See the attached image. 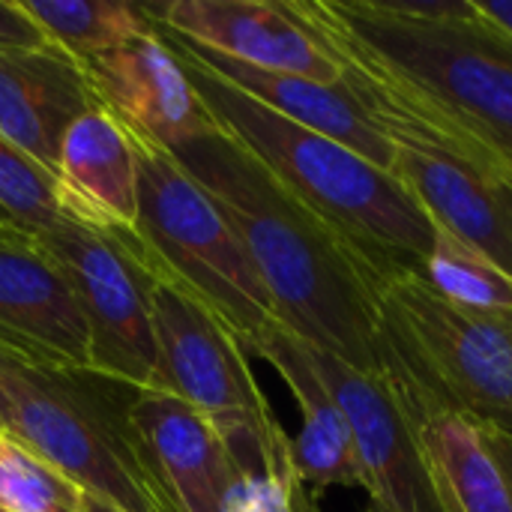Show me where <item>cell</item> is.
<instances>
[{"label":"cell","instance_id":"obj_9","mask_svg":"<svg viewBox=\"0 0 512 512\" xmlns=\"http://www.w3.org/2000/svg\"><path fill=\"white\" fill-rule=\"evenodd\" d=\"M63 270L87 324L93 372L138 390H159L153 273L108 231L60 219L33 234Z\"/></svg>","mask_w":512,"mask_h":512},{"label":"cell","instance_id":"obj_30","mask_svg":"<svg viewBox=\"0 0 512 512\" xmlns=\"http://www.w3.org/2000/svg\"><path fill=\"white\" fill-rule=\"evenodd\" d=\"M93 512H108V510H102V507H96V504H93Z\"/></svg>","mask_w":512,"mask_h":512},{"label":"cell","instance_id":"obj_17","mask_svg":"<svg viewBox=\"0 0 512 512\" xmlns=\"http://www.w3.org/2000/svg\"><path fill=\"white\" fill-rule=\"evenodd\" d=\"M171 42H177L186 54H192L198 63H204L207 69H213L219 78H225L228 84H234L237 90L249 93L255 102H261L264 108L294 120L297 126H306L324 138L339 141L342 147L354 150L357 156L369 159L372 165L390 171L393 168V144L384 138V132L375 126V120L369 117L366 105L360 102V96L345 84H321L312 78H300V75H282V72H267V69H255L237 60H228L210 48H201L177 33H171L168 27L156 24Z\"/></svg>","mask_w":512,"mask_h":512},{"label":"cell","instance_id":"obj_26","mask_svg":"<svg viewBox=\"0 0 512 512\" xmlns=\"http://www.w3.org/2000/svg\"><path fill=\"white\" fill-rule=\"evenodd\" d=\"M474 3L492 24H498L504 33L512 36V0H474Z\"/></svg>","mask_w":512,"mask_h":512},{"label":"cell","instance_id":"obj_5","mask_svg":"<svg viewBox=\"0 0 512 512\" xmlns=\"http://www.w3.org/2000/svg\"><path fill=\"white\" fill-rule=\"evenodd\" d=\"M375 300L378 378L402 417L450 411L512 435V318L447 300L405 264L378 273Z\"/></svg>","mask_w":512,"mask_h":512},{"label":"cell","instance_id":"obj_27","mask_svg":"<svg viewBox=\"0 0 512 512\" xmlns=\"http://www.w3.org/2000/svg\"><path fill=\"white\" fill-rule=\"evenodd\" d=\"M297 512H324L318 507V495H312L306 486H300L297 492Z\"/></svg>","mask_w":512,"mask_h":512},{"label":"cell","instance_id":"obj_29","mask_svg":"<svg viewBox=\"0 0 512 512\" xmlns=\"http://www.w3.org/2000/svg\"><path fill=\"white\" fill-rule=\"evenodd\" d=\"M363 512H381V510H378V507H372V504H366V510Z\"/></svg>","mask_w":512,"mask_h":512},{"label":"cell","instance_id":"obj_12","mask_svg":"<svg viewBox=\"0 0 512 512\" xmlns=\"http://www.w3.org/2000/svg\"><path fill=\"white\" fill-rule=\"evenodd\" d=\"M0 348L39 366H90L87 324L63 270L12 222L0 225Z\"/></svg>","mask_w":512,"mask_h":512},{"label":"cell","instance_id":"obj_11","mask_svg":"<svg viewBox=\"0 0 512 512\" xmlns=\"http://www.w3.org/2000/svg\"><path fill=\"white\" fill-rule=\"evenodd\" d=\"M309 360L342 408L363 465V492L381 512H447L420 444L381 378L312 345Z\"/></svg>","mask_w":512,"mask_h":512},{"label":"cell","instance_id":"obj_22","mask_svg":"<svg viewBox=\"0 0 512 512\" xmlns=\"http://www.w3.org/2000/svg\"><path fill=\"white\" fill-rule=\"evenodd\" d=\"M0 512H93V501L18 438L0 432Z\"/></svg>","mask_w":512,"mask_h":512},{"label":"cell","instance_id":"obj_18","mask_svg":"<svg viewBox=\"0 0 512 512\" xmlns=\"http://www.w3.org/2000/svg\"><path fill=\"white\" fill-rule=\"evenodd\" d=\"M252 354L264 357L288 384L300 408V435L291 438L300 483L318 495L324 489H363V465L354 432L309 360V348L282 324H273Z\"/></svg>","mask_w":512,"mask_h":512},{"label":"cell","instance_id":"obj_25","mask_svg":"<svg viewBox=\"0 0 512 512\" xmlns=\"http://www.w3.org/2000/svg\"><path fill=\"white\" fill-rule=\"evenodd\" d=\"M0 48L6 51H45L54 48L42 27L27 15L21 0H0Z\"/></svg>","mask_w":512,"mask_h":512},{"label":"cell","instance_id":"obj_28","mask_svg":"<svg viewBox=\"0 0 512 512\" xmlns=\"http://www.w3.org/2000/svg\"><path fill=\"white\" fill-rule=\"evenodd\" d=\"M0 225H9V216H6L3 210H0Z\"/></svg>","mask_w":512,"mask_h":512},{"label":"cell","instance_id":"obj_10","mask_svg":"<svg viewBox=\"0 0 512 512\" xmlns=\"http://www.w3.org/2000/svg\"><path fill=\"white\" fill-rule=\"evenodd\" d=\"M144 9L156 24L228 60L321 84L342 81L339 57L294 0H168Z\"/></svg>","mask_w":512,"mask_h":512},{"label":"cell","instance_id":"obj_31","mask_svg":"<svg viewBox=\"0 0 512 512\" xmlns=\"http://www.w3.org/2000/svg\"><path fill=\"white\" fill-rule=\"evenodd\" d=\"M0 432H6V429H3V417H0Z\"/></svg>","mask_w":512,"mask_h":512},{"label":"cell","instance_id":"obj_24","mask_svg":"<svg viewBox=\"0 0 512 512\" xmlns=\"http://www.w3.org/2000/svg\"><path fill=\"white\" fill-rule=\"evenodd\" d=\"M300 486L294 456L243 468L225 512H297Z\"/></svg>","mask_w":512,"mask_h":512},{"label":"cell","instance_id":"obj_1","mask_svg":"<svg viewBox=\"0 0 512 512\" xmlns=\"http://www.w3.org/2000/svg\"><path fill=\"white\" fill-rule=\"evenodd\" d=\"M165 150L231 222L273 303L276 321L306 345L378 378L375 282L387 264L309 210L225 129Z\"/></svg>","mask_w":512,"mask_h":512},{"label":"cell","instance_id":"obj_8","mask_svg":"<svg viewBox=\"0 0 512 512\" xmlns=\"http://www.w3.org/2000/svg\"><path fill=\"white\" fill-rule=\"evenodd\" d=\"M156 279V276H153ZM159 390L201 411L231 444L240 465L291 456V438L270 411L240 339L189 294L153 285Z\"/></svg>","mask_w":512,"mask_h":512},{"label":"cell","instance_id":"obj_4","mask_svg":"<svg viewBox=\"0 0 512 512\" xmlns=\"http://www.w3.org/2000/svg\"><path fill=\"white\" fill-rule=\"evenodd\" d=\"M138 387L0 348L3 429L108 512H180L135 417Z\"/></svg>","mask_w":512,"mask_h":512},{"label":"cell","instance_id":"obj_2","mask_svg":"<svg viewBox=\"0 0 512 512\" xmlns=\"http://www.w3.org/2000/svg\"><path fill=\"white\" fill-rule=\"evenodd\" d=\"M342 69L512 174V36L474 0H294Z\"/></svg>","mask_w":512,"mask_h":512},{"label":"cell","instance_id":"obj_20","mask_svg":"<svg viewBox=\"0 0 512 512\" xmlns=\"http://www.w3.org/2000/svg\"><path fill=\"white\" fill-rule=\"evenodd\" d=\"M48 42L78 63L93 60L132 36L153 33L156 21L144 3L120 0H21Z\"/></svg>","mask_w":512,"mask_h":512},{"label":"cell","instance_id":"obj_7","mask_svg":"<svg viewBox=\"0 0 512 512\" xmlns=\"http://www.w3.org/2000/svg\"><path fill=\"white\" fill-rule=\"evenodd\" d=\"M342 81L393 144L390 174L429 222L512 273V174L465 138L363 78L342 69Z\"/></svg>","mask_w":512,"mask_h":512},{"label":"cell","instance_id":"obj_19","mask_svg":"<svg viewBox=\"0 0 512 512\" xmlns=\"http://www.w3.org/2000/svg\"><path fill=\"white\" fill-rule=\"evenodd\" d=\"M447 512H512V435L450 411L405 417Z\"/></svg>","mask_w":512,"mask_h":512},{"label":"cell","instance_id":"obj_14","mask_svg":"<svg viewBox=\"0 0 512 512\" xmlns=\"http://www.w3.org/2000/svg\"><path fill=\"white\" fill-rule=\"evenodd\" d=\"M57 204L66 219L96 231H132L138 219V156L126 126L99 102L60 141Z\"/></svg>","mask_w":512,"mask_h":512},{"label":"cell","instance_id":"obj_16","mask_svg":"<svg viewBox=\"0 0 512 512\" xmlns=\"http://www.w3.org/2000/svg\"><path fill=\"white\" fill-rule=\"evenodd\" d=\"M132 417L180 512H225L243 477L225 435L201 411L162 390H141Z\"/></svg>","mask_w":512,"mask_h":512},{"label":"cell","instance_id":"obj_3","mask_svg":"<svg viewBox=\"0 0 512 512\" xmlns=\"http://www.w3.org/2000/svg\"><path fill=\"white\" fill-rule=\"evenodd\" d=\"M159 36L180 57L195 93L219 129L240 141L288 192L375 261L423 270L435 237L432 222L390 171L372 165L339 141L264 108L186 54L162 30Z\"/></svg>","mask_w":512,"mask_h":512},{"label":"cell","instance_id":"obj_13","mask_svg":"<svg viewBox=\"0 0 512 512\" xmlns=\"http://www.w3.org/2000/svg\"><path fill=\"white\" fill-rule=\"evenodd\" d=\"M81 66L99 105L159 147L219 129L159 30L132 36Z\"/></svg>","mask_w":512,"mask_h":512},{"label":"cell","instance_id":"obj_23","mask_svg":"<svg viewBox=\"0 0 512 512\" xmlns=\"http://www.w3.org/2000/svg\"><path fill=\"white\" fill-rule=\"evenodd\" d=\"M0 210L27 234H42L63 216L57 204L54 177H48L36 162L15 150L0 135Z\"/></svg>","mask_w":512,"mask_h":512},{"label":"cell","instance_id":"obj_15","mask_svg":"<svg viewBox=\"0 0 512 512\" xmlns=\"http://www.w3.org/2000/svg\"><path fill=\"white\" fill-rule=\"evenodd\" d=\"M96 102L84 66L60 48H0V135L48 177L66 129Z\"/></svg>","mask_w":512,"mask_h":512},{"label":"cell","instance_id":"obj_6","mask_svg":"<svg viewBox=\"0 0 512 512\" xmlns=\"http://www.w3.org/2000/svg\"><path fill=\"white\" fill-rule=\"evenodd\" d=\"M129 135L138 156V219L132 231L114 234L159 282L201 303L252 354V345L279 321L240 237L165 147Z\"/></svg>","mask_w":512,"mask_h":512},{"label":"cell","instance_id":"obj_21","mask_svg":"<svg viewBox=\"0 0 512 512\" xmlns=\"http://www.w3.org/2000/svg\"><path fill=\"white\" fill-rule=\"evenodd\" d=\"M432 249L423 264V276L447 300L495 318H512V273L489 255L432 225Z\"/></svg>","mask_w":512,"mask_h":512}]
</instances>
